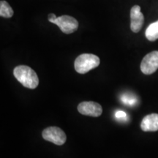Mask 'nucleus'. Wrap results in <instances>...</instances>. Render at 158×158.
<instances>
[{"mask_svg":"<svg viewBox=\"0 0 158 158\" xmlns=\"http://www.w3.org/2000/svg\"><path fill=\"white\" fill-rule=\"evenodd\" d=\"M13 75L26 88L34 89L38 86L39 78L34 70L27 65H19L15 68Z\"/></svg>","mask_w":158,"mask_h":158,"instance_id":"obj_1","label":"nucleus"},{"mask_svg":"<svg viewBox=\"0 0 158 158\" xmlns=\"http://www.w3.org/2000/svg\"><path fill=\"white\" fill-rule=\"evenodd\" d=\"M100 63V58L92 54H83L77 57L74 66L76 72L85 74L92 69L98 68Z\"/></svg>","mask_w":158,"mask_h":158,"instance_id":"obj_2","label":"nucleus"},{"mask_svg":"<svg viewBox=\"0 0 158 158\" xmlns=\"http://www.w3.org/2000/svg\"><path fill=\"white\" fill-rule=\"evenodd\" d=\"M43 138L56 145H63L67 140L66 134L62 129L57 127H49L45 129L42 133Z\"/></svg>","mask_w":158,"mask_h":158,"instance_id":"obj_3","label":"nucleus"},{"mask_svg":"<svg viewBox=\"0 0 158 158\" xmlns=\"http://www.w3.org/2000/svg\"><path fill=\"white\" fill-rule=\"evenodd\" d=\"M158 69V51L149 53L143 57L141 64V72L145 75H151Z\"/></svg>","mask_w":158,"mask_h":158,"instance_id":"obj_4","label":"nucleus"},{"mask_svg":"<svg viewBox=\"0 0 158 158\" xmlns=\"http://www.w3.org/2000/svg\"><path fill=\"white\" fill-rule=\"evenodd\" d=\"M54 24L58 26L61 31L65 34L73 33L78 28V21L70 15H62L58 17Z\"/></svg>","mask_w":158,"mask_h":158,"instance_id":"obj_5","label":"nucleus"},{"mask_svg":"<svg viewBox=\"0 0 158 158\" xmlns=\"http://www.w3.org/2000/svg\"><path fill=\"white\" fill-rule=\"evenodd\" d=\"M78 110L79 113L85 116L92 117H98L102 113V108L98 102L93 101L82 102L78 105Z\"/></svg>","mask_w":158,"mask_h":158,"instance_id":"obj_6","label":"nucleus"},{"mask_svg":"<svg viewBox=\"0 0 158 158\" xmlns=\"http://www.w3.org/2000/svg\"><path fill=\"white\" fill-rule=\"evenodd\" d=\"M130 29L135 33H138L141 31L143 25L144 16L141 12V7L138 5L133 6L130 10Z\"/></svg>","mask_w":158,"mask_h":158,"instance_id":"obj_7","label":"nucleus"},{"mask_svg":"<svg viewBox=\"0 0 158 158\" xmlns=\"http://www.w3.org/2000/svg\"><path fill=\"white\" fill-rule=\"evenodd\" d=\"M141 130L144 132H155L158 130V114H152L146 116L141 124Z\"/></svg>","mask_w":158,"mask_h":158,"instance_id":"obj_8","label":"nucleus"},{"mask_svg":"<svg viewBox=\"0 0 158 158\" xmlns=\"http://www.w3.org/2000/svg\"><path fill=\"white\" fill-rule=\"evenodd\" d=\"M145 35L149 41L153 42V41L157 40L158 39V20L155 22L151 23L147 27Z\"/></svg>","mask_w":158,"mask_h":158,"instance_id":"obj_9","label":"nucleus"},{"mask_svg":"<svg viewBox=\"0 0 158 158\" xmlns=\"http://www.w3.org/2000/svg\"><path fill=\"white\" fill-rule=\"evenodd\" d=\"M13 15V10L6 1L0 2V16L3 18H11Z\"/></svg>","mask_w":158,"mask_h":158,"instance_id":"obj_10","label":"nucleus"},{"mask_svg":"<svg viewBox=\"0 0 158 158\" xmlns=\"http://www.w3.org/2000/svg\"><path fill=\"white\" fill-rule=\"evenodd\" d=\"M121 101L124 104L127 105L129 106H133L137 103L138 99L135 95L131 94H124L121 97Z\"/></svg>","mask_w":158,"mask_h":158,"instance_id":"obj_11","label":"nucleus"},{"mask_svg":"<svg viewBox=\"0 0 158 158\" xmlns=\"http://www.w3.org/2000/svg\"><path fill=\"white\" fill-rule=\"evenodd\" d=\"M115 118L118 120H126L127 118V114L123 110H117L115 113Z\"/></svg>","mask_w":158,"mask_h":158,"instance_id":"obj_12","label":"nucleus"},{"mask_svg":"<svg viewBox=\"0 0 158 158\" xmlns=\"http://www.w3.org/2000/svg\"><path fill=\"white\" fill-rule=\"evenodd\" d=\"M57 18H58V17H56V15H55L54 13H50V14L48 15V19L51 23H55V22H56V21L57 19Z\"/></svg>","mask_w":158,"mask_h":158,"instance_id":"obj_13","label":"nucleus"}]
</instances>
